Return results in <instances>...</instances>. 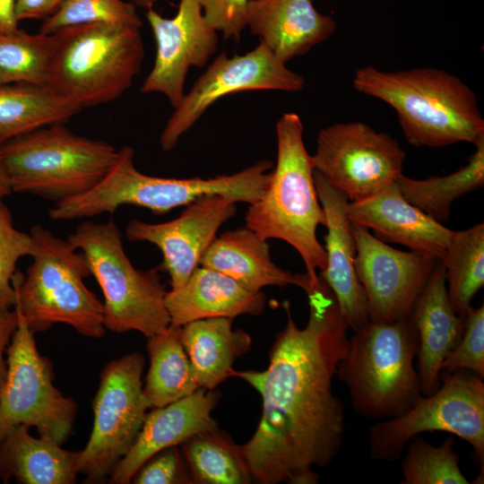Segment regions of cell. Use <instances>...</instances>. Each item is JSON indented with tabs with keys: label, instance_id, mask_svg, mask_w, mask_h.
Instances as JSON below:
<instances>
[{
	"label": "cell",
	"instance_id": "cell-24",
	"mask_svg": "<svg viewBox=\"0 0 484 484\" xmlns=\"http://www.w3.org/2000/svg\"><path fill=\"white\" fill-rule=\"evenodd\" d=\"M200 265L220 272L245 287L259 291L267 286L295 285L302 289L307 274H293L274 264L267 240L244 227L216 237Z\"/></svg>",
	"mask_w": 484,
	"mask_h": 484
},
{
	"label": "cell",
	"instance_id": "cell-26",
	"mask_svg": "<svg viewBox=\"0 0 484 484\" xmlns=\"http://www.w3.org/2000/svg\"><path fill=\"white\" fill-rule=\"evenodd\" d=\"M233 319L204 318L181 326V341L199 387L215 389L231 376L236 359L250 350V335L233 330Z\"/></svg>",
	"mask_w": 484,
	"mask_h": 484
},
{
	"label": "cell",
	"instance_id": "cell-20",
	"mask_svg": "<svg viewBox=\"0 0 484 484\" xmlns=\"http://www.w3.org/2000/svg\"><path fill=\"white\" fill-rule=\"evenodd\" d=\"M220 398L214 389L199 387L192 394L152 408L130 451L117 463L108 480L127 484L142 465L158 452L180 445L191 436L218 428L212 413Z\"/></svg>",
	"mask_w": 484,
	"mask_h": 484
},
{
	"label": "cell",
	"instance_id": "cell-39",
	"mask_svg": "<svg viewBox=\"0 0 484 484\" xmlns=\"http://www.w3.org/2000/svg\"><path fill=\"white\" fill-rule=\"evenodd\" d=\"M18 316L13 307H0V391L7 374V361L4 357V351L17 328Z\"/></svg>",
	"mask_w": 484,
	"mask_h": 484
},
{
	"label": "cell",
	"instance_id": "cell-17",
	"mask_svg": "<svg viewBox=\"0 0 484 484\" xmlns=\"http://www.w3.org/2000/svg\"><path fill=\"white\" fill-rule=\"evenodd\" d=\"M236 201L223 195H207L187 204L169 221L149 223L131 220L125 236L131 242H148L162 254L160 267L168 272L171 290L182 287L226 221L236 215Z\"/></svg>",
	"mask_w": 484,
	"mask_h": 484
},
{
	"label": "cell",
	"instance_id": "cell-40",
	"mask_svg": "<svg viewBox=\"0 0 484 484\" xmlns=\"http://www.w3.org/2000/svg\"><path fill=\"white\" fill-rule=\"evenodd\" d=\"M65 0H15L14 11L18 22L39 19L54 13Z\"/></svg>",
	"mask_w": 484,
	"mask_h": 484
},
{
	"label": "cell",
	"instance_id": "cell-9",
	"mask_svg": "<svg viewBox=\"0 0 484 484\" xmlns=\"http://www.w3.org/2000/svg\"><path fill=\"white\" fill-rule=\"evenodd\" d=\"M66 240L84 255L101 289L107 330L137 331L148 338L170 325L167 291L157 270L143 272L134 267L113 220L83 221Z\"/></svg>",
	"mask_w": 484,
	"mask_h": 484
},
{
	"label": "cell",
	"instance_id": "cell-37",
	"mask_svg": "<svg viewBox=\"0 0 484 484\" xmlns=\"http://www.w3.org/2000/svg\"><path fill=\"white\" fill-rule=\"evenodd\" d=\"M135 484L194 483L178 445L167 447L148 459L131 480Z\"/></svg>",
	"mask_w": 484,
	"mask_h": 484
},
{
	"label": "cell",
	"instance_id": "cell-31",
	"mask_svg": "<svg viewBox=\"0 0 484 484\" xmlns=\"http://www.w3.org/2000/svg\"><path fill=\"white\" fill-rule=\"evenodd\" d=\"M445 268L446 290L453 310L464 316L484 285V224L454 231L440 259Z\"/></svg>",
	"mask_w": 484,
	"mask_h": 484
},
{
	"label": "cell",
	"instance_id": "cell-25",
	"mask_svg": "<svg viewBox=\"0 0 484 484\" xmlns=\"http://www.w3.org/2000/svg\"><path fill=\"white\" fill-rule=\"evenodd\" d=\"M30 427L13 428L0 442V480L22 484H73L80 452L69 451L50 436L34 437Z\"/></svg>",
	"mask_w": 484,
	"mask_h": 484
},
{
	"label": "cell",
	"instance_id": "cell-27",
	"mask_svg": "<svg viewBox=\"0 0 484 484\" xmlns=\"http://www.w3.org/2000/svg\"><path fill=\"white\" fill-rule=\"evenodd\" d=\"M150 368L143 393L151 408L162 407L199 388L181 341V326L169 325L148 337Z\"/></svg>",
	"mask_w": 484,
	"mask_h": 484
},
{
	"label": "cell",
	"instance_id": "cell-35",
	"mask_svg": "<svg viewBox=\"0 0 484 484\" xmlns=\"http://www.w3.org/2000/svg\"><path fill=\"white\" fill-rule=\"evenodd\" d=\"M34 252L33 239L14 226L13 215L0 199V299L6 307H13L15 291L12 283L20 259Z\"/></svg>",
	"mask_w": 484,
	"mask_h": 484
},
{
	"label": "cell",
	"instance_id": "cell-15",
	"mask_svg": "<svg viewBox=\"0 0 484 484\" xmlns=\"http://www.w3.org/2000/svg\"><path fill=\"white\" fill-rule=\"evenodd\" d=\"M352 229L355 269L365 290L369 321L407 318L439 260L398 250L354 223Z\"/></svg>",
	"mask_w": 484,
	"mask_h": 484
},
{
	"label": "cell",
	"instance_id": "cell-6",
	"mask_svg": "<svg viewBox=\"0 0 484 484\" xmlns=\"http://www.w3.org/2000/svg\"><path fill=\"white\" fill-rule=\"evenodd\" d=\"M30 234L32 262L25 276L17 270L13 277V307L33 333L65 324L86 337H103V303L84 283L91 275L84 255L42 225Z\"/></svg>",
	"mask_w": 484,
	"mask_h": 484
},
{
	"label": "cell",
	"instance_id": "cell-36",
	"mask_svg": "<svg viewBox=\"0 0 484 484\" xmlns=\"http://www.w3.org/2000/svg\"><path fill=\"white\" fill-rule=\"evenodd\" d=\"M468 370L484 378V307H471L465 315L463 333L445 359L440 378Z\"/></svg>",
	"mask_w": 484,
	"mask_h": 484
},
{
	"label": "cell",
	"instance_id": "cell-28",
	"mask_svg": "<svg viewBox=\"0 0 484 484\" xmlns=\"http://www.w3.org/2000/svg\"><path fill=\"white\" fill-rule=\"evenodd\" d=\"M81 109L47 87L0 84V145L33 130L64 124Z\"/></svg>",
	"mask_w": 484,
	"mask_h": 484
},
{
	"label": "cell",
	"instance_id": "cell-42",
	"mask_svg": "<svg viewBox=\"0 0 484 484\" xmlns=\"http://www.w3.org/2000/svg\"><path fill=\"white\" fill-rule=\"evenodd\" d=\"M12 193L8 176L0 156V199H4Z\"/></svg>",
	"mask_w": 484,
	"mask_h": 484
},
{
	"label": "cell",
	"instance_id": "cell-41",
	"mask_svg": "<svg viewBox=\"0 0 484 484\" xmlns=\"http://www.w3.org/2000/svg\"><path fill=\"white\" fill-rule=\"evenodd\" d=\"M14 4L15 0H0V36L19 29Z\"/></svg>",
	"mask_w": 484,
	"mask_h": 484
},
{
	"label": "cell",
	"instance_id": "cell-2",
	"mask_svg": "<svg viewBox=\"0 0 484 484\" xmlns=\"http://www.w3.org/2000/svg\"><path fill=\"white\" fill-rule=\"evenodd\" d=\"M352 85L392 107L406 141L413 146L475 145L484 139V119L474 91L445 70L385 72L364 66L356 71Z\"/></svg>",
	"mask_w": 484,
	"mask_h": 484
},
{
	"label": "cell",
	"instance_id": "cell-4",
	"mask_svg": "<svg viewBox=\"0 0 484 484\" xmlns=\"http://www.w3.org/2000/svg\"><path fill=\"white\" fill-rule=\"evenodd\" d=\"M303 124L293 112L276 124L277 160L264 193L250 204L246 227L264 240L281 239L301 256L309 284L326 266V252L316 238L326 218L314 179V162L303 140Z\"/></svg>",
	"mask_w": 484,
	"mask_h": 484
},
{
	"label": "cell",
	"instance_id": "cell-7",
	"mask_svg": "<svg viewBox=\"0 0 484 484\" xmlns=\"http://www.w3.org/2000/svg\"><path fill=\"white\" fill-rule=\"evenodd\" d=\"M47 88L81 108L119 98L144 58L140 28L91 23L56 33Z\"/></svg>",
	"mask_w": 484,
	"mask_h": 484
},
{
	"label": "cell",
	"instance_id": "cell-38",
	"mask_svg": "<svg viewBox=\"0 0 484 484\" xmlns=\"http://www.w3.org/2000/svg\"><path fill=\"white\" fill-rule=\"evenodd\" d=\"M252 0H199L205 22L225 39L238 41L246 27L248 5Z\"/></svg>",
	"mask_w": 484,
	"mask_h": 484
},
{
	"label": "cell",
	"instance_id": "cell-33",
	"mask_svg": "<svg viewBox=\"0 0 484 484\" xmlns=\"http://www.w3.org/2000/svg\"><path fill=\"white\" fill-rule=\"evenodd\" d=\"M402 462V484H469L462 474L459 455L454 451V437L438 445L414 436L406 445Z\"/></svg>",
	"mask_w": 484,
	"mask_h": 484
},
{
	"label": "cell",
	"instance_id": "cell-1",
	"mask_svg": "<svg viewBox=\"0 0 484 484\" xmlns=\"http://www.w3.org/2000/svg\"><path fill=\"white\" fill-rule=\"evenodd\" d=\"M303 290L309 306L306 326L296 324L290 302L283 301L287 323L270 350L268 367L231 373L262 397L259 424L241 445L259 484H315L314 467L329 465L343 444L344 406L333 394V380L349 348V325L319 275Z\"/></svg>",
	"mask_w": 484,
	"mask_h": 484
},
{
	"label": "cell",
	"instance_id": "cell-32",
	"mask_svg": "<svg viewBox=\"0 0 484 484\" xmlns=\"http://www.w3.org/2000/svg\"><path fill=\"white\" fill-rule=\"evenodd\" d=\"M56 48V34L20 29L0 36V84L47 87Z\"/></svg>",
	"mask_w": 484,
	"mask_h": 484
},
{
	"label": "cell",
	"instance_id": "cell-19",
	"mask_svg": "<svg viewBox=\"0 0 484 484\" xmlns=\"http://www.w3.org/2000/svg\"><path fill=\"white\" fill-rule=\"evenodd\" d=\"M314 179L327 228L326 266L319 276L333 292L349 328L356 331L369 322V316L365 290L355 269L356 241L346 212L349 200L316 171Z\"/></svg>",
	"mask_w": 484,
	"mask_h": 484
},
{
	"label": "cell",
	"instance_id": "cell-5",
	"mask_svg": "<svg viewBox=\"0 0 484 484\" xmlns=\"http://www.w3.org/2000/svg\"><path fill=\"white\" fill-rule=\"evenodd\" d=\"M417 331L407 318L367 322L354 331L335 376L348 388L353 411L368 419L402 415L424 395L414 360Z\"/></svg>",
	"mask_w": 484,
	"mask_h": 484
},
{
	"label": "cell",
	"instance_id": "cell-3",
	"mask_svg": "<svg viewBox=\"0 0 484 484\" xmlns=\"http://www.w3.org/2000/svg\"><path fill=\"white\" fill-rule=\"evenodd\" d=\"M134 150L125 145L108 174L91 190L54 203L48 211L53 220L87 219L114 213L124 205H133L162 215L186 206L207 195H223L252 204L267 186L273 162L260 160L232 175L203 179L160 177L140 172L134 162Z\"/></svg>",
	"mask_w": 484,
	"mask_h": 484
},
{
	"label": "cell",
	"instance_id": "cell-18",
	"mask_svg": "<svg viewBox=\"0 0 484 484\" xmlns=\"http://www.w3.org/2000/svg\"><path fill=\"white\" fill-rule=\"evenodd\" d=\"M346 212L352 223L371 229L378 239L437 260L454 232L409 203L396 181L376 194L349 202Z\"/></svg>",
	"mask_w": 484,
	"mask_h": 484
},
{
	"label": "cell",
	"instance_id": "cell-43",
	"mask_svg": "<svg viewBox=\"0 0 484 484\" xmlns=\"http://www.w3.org/2000/svg\"><path fill=\"white\" fill-rule=\"evenodd\" d=\"M127 1L135 6L137 5V6L145 8L147 10L149 8L153 7L154 4L158 0H127Z\"/></svg>",
	"mask_w": 484,
	"mask_h": 484
},
{
	"label": "cell",
	"instance_id": "cell-34",
	"mask_svg": "<svg viewBox=\"0 0 484 484\" xmlns=\"http://www.w3.org/2000/svg\"><path fill=\"white\" fill-rule=\"evenodd\" d=\"M91 23L141 28L135 5L123 0H65L42 24L39 32L53 34L63 29Z\"/></svg>",
	"mask_w": 484,
	"mask_h": 484
},
{
	"label": "cell",
	"instance_id": "cell-16",
	"mask_svg": "<svg viewBox=\"0 0 484 484\" xmlns=\"http://www.w3.org/2000/svg\"><path fill=\"white\" fill-rule=\"evenodd\" d=\"M145 16L155 39L156 56L141 91L161 93L176 108L184 98L189 68L204 66L216 52L218 32L205 22L199 0H180L172 18L152 7Z\"/></svg>",
	"mask_w": 484,
	"mask_h": 484
},
{
	"label": "cell",
	"instance_id": "cell-44",
	"mask_svg": "<svg viewBox=\"0 0 484 484\" xmlns=\"http://www.w3.org/2000/svg\"><path fill=\"white\" fill-rule=\"evenodd\" d=\"M0 307H4L0 299Z\"/></svg>",
	"mask_w": 484,
	"mask_h": 484
},
{
	"label": "cell",
	"instance_id": "cell-22",
	"mask_svg": "<svg viewBox=\"0 0 484 484\" xmlns=\"http://www.w3.org/2000/svg\"><path fill=\"white\" fill-rule=\"evenodd\" d=\"M336 26L311 0H252L247 9L246 27L284 64L326 40Z\"/></svg>",
	"mask_w": 484,
	"mask_h": 484
},
{
	"label": "cell",
	"instance_id": "cell-13",
	"mask_svg": "<svg viewBox=\"0 0 484 484\" xmlns=\"http://www.w3.org/2000/svg\"><path fill=\"white\" fill-rule=\"evenodd\" d=\"M312 158L315 171L353 202L395 182L406 153L390 134L355 121L322 128Z\"/></svg>",
	"mask_w": 484,
	"mask_h": 484
},
{
	"label": "cell",
	"instance_id": "cell-30",
	"mask_svg": "<svg viewBox=\"0 0 484 484\" xmlns=\"http://www.w3.org/2000/svg\"><path fill=\"white\" fill-rule=\"evenodd\" d=\"M194 483L253 482L246 457L230 436L218 428L198 433L180 445Z\"/></svg>",
	"mask_w": 484,
	"mask_h": 484
},
{
	"label": "cell",
	"instance_id": "cell-21",
	"mask_svg": "<svg viewBox=\"0 0 484 484\" xmlns=\"http://www.w3.org/2000/svg\"><path fill=\"white\" fill-rule=\"evenodd\" d=\"M408 317L418 333V373L422 394L428 396L440 387L441 366L460 341L465 324V315L456 314L449 302L440 260Z\"/></svg>",
	"mask_w": 484,
	"mask_h": 484
},
{
	"label": "cell",
	"instance_id": "cell-23",
	"mask_svg": "<svg viewBox=\"0 0 484 484\" xmlns=\"http://www.w3.org/2000/svg\"><path fill=\"white\" fill-rule=\"evenodd\" d=\"M266 297L216 270L198 266L185 284L167 291L165 303L170 324H184L204 318L261 315Z\"/></svg>",
	"mask_w": 484,
	"mask_h": 484
},
{
	"label": "cell",
	"instance_id": "cell-11",
	"mask_svg": "<svg viewBox=\"0 0 484 484\" xmlns=\"http://www.w3.org/2000/svg\"><path fill=\"white\" fill-rule=\"evenodd\" d=\"M17 328L6 349L7 374L0 391V442L14 427H35L40 436L60 445L72 435L77 403L53 384L50 360L40 355L20 310Z\"/></svg>",
	"mask_w": 484,
	"mask_h": 484
},
{
	"label": "cell",
	"instance_id": "cell-12",
	"mask_svg": "<svg viewBox=\"0 0 484 484\" xmlns=\"http://www.w3.org/2000/svg\"><path fill=\"white\" fill-rule=\"evenodd\" d=\"M144 358L134 351L108 362L92 401L93 427L80 451L79 473L88 483L107 480L130 451L150 409L143 393Z\"/></svg>",
	"mask_w": 484,
	"mask_h": 484
},
{
	"label": "cell",
	"instance_id": "cell-29",
	"mask_svg": "<svg viewBox=\"0 0 484 484\" xmlns=\"http://www.w3.org/2000/svg\"><path fill=\"white\" fill-rule=\"evenodd\" d=\"M467 164L445 176L396 180L404 198L438 222L448 221L453 203L484 186V139L475 145Z\"/></svg>",
	"mask_w": 484,
	"mask_h": 484
},
{
	"label": "cell",
	"instance_id": "cell-14",
	"mask_svg": "<svg viewBox=\"0 0 484 484\" xmlns=\"http://www.w3.org/2000/svg\"><path fill=\"white\" fill-rule=\"evenodd\" d=\"M305 86L302 75L290 70L263 43L244 55L220 54L198 77L169 118L160 138L163 151L172 150L203 114L222 97L249 91L295 92Z\"/></svg>",
	"mask_w": 484,
	"mask_h": 484
},
{
	"label": "cell",
	"instance_id": "cell-10",
	"mask_svg": "<svg viewBox=\"0 0 484 484\" xmlns=\"http://www.w3.org/2000/svg\"><path fill=\"white\" fill-rule=\"evenodd\" d=\"M434 431L448 432L469 443L472 460L484 471L483 378L468 370L454 372L402 415L374 424L368 431L370 455L396 462L411 437Z\"/></svg>",
	"mask_w": 484,
	"mask_h": 484
},
{
	"label": "cell",
	"instance_id": "cell-8",
	"mask_svg": "<svg viewBox=\"0 0 484 484\" xmlns=\"http://www.w3.org/2000/svg\"><path fill=\"white\" fill-rule=\"evenodd\" d=\"M119 149L78 135L63 123L49 125L0 145L13 192L54 203L94 187L110 170Z\"/></svg>",
	"mask_w": 484,
	"mask_h": 484
}]
</instances>
